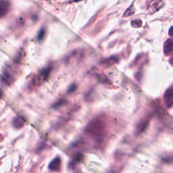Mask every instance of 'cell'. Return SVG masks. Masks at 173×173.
I'll use <instances>...</instances> for the list:
<instances>
[{"mask_svg": "<svg viewBox=\"0 0 173 173\" xmlns=\"http://www.w3.org/2000/svg\"><path fill=\"white\" fill-rule=\"evenodd\" d=\"M134 12H135V9H134V8L133 7V6H131V7H129L127 9V11L125 12V13L124 14V17H130V16L133 15Z\"/></svg>", "mask_w": 173, "mask_h": 173, "instance_id": "8fae6325", "label": "cell"}, {"mask_svg": "<svg viewBox=\"0 0 173 173\" xmlns=\"http://www.w3.org/2000/svg\"><path fill=\"white\" fill-rule=\"evenodd\" d=\"M44 35H45V30L43 28L42 29H41L40 31L39 32V33L37 35V39L38 40H42L44 37Z\"/></svg>", "mask_w": 173, "mask_h": 173, "instance_id": "4fadbf2b", "label": "cell"}, {"mask_svg": "<svg viewBox=\"0 0 173 173\" xmlns=\"http://www.w3.org/2000/svg\"><path fill=\"white\" fill-rule=\"evenodd\" d=\"M51 72V68H45L41 70L39 73V75L35 76V79L33 80V83L35 85H39L41 83L44 82L48 78V76L50 75V73Z\"/></svg>", "mask_w": 173, "mask_h": 173, "instance_id": "7a4b0ae2", "label": "cell"}, {"mask_svg": "<svg viewBox=\"0 0 173 173\" xmlns=\"http://www.w3.org/2000/svg\"><path fill=\"white\" fill-rule=\"evenodd\" d=\"M164 101L166 106L168 108H171L173 104V91H172V86L168 88L167 90L166 91L164 94Z\"/></svg>", "mask_w": 173, "mask_h": 173, "instance_id": "8992f818", "label": "cell"}, {"mask_svg": "<svg viewBox=\"0 0 173 173\" xmlns=\"http://www.w3.org/2000/svg\"><path fill=\"white\" fill-rule=\"evenodd\" d=\"M103 124L99 120L92 121L86 128V131L94 136H99L103 133Z\"/></svg>", "mask_w": 173, "mask_h": 173, "instance_id": "6da1fadb", "label": "cell"}, {"mask_svg": "<svg viewBox=\"0 0 173 173\" xmlns=\"http://www.w3.org/2000/svg\"><path fill=\"white\" fill-rule=\"evenodd\" d=\"M172 27H171V28H170V30H169V35L171 37L172 36Z\"/></svg>", "mask_w": 173, "mask_h": 173, "instance_id": "5bb4252c", "label": "cell"}, {"mask_svg": "<svg viewBox=\"0 0 173 173\" xmlns=\"http://www.w3.org/2000/svg\"><path fill=\"white\" fill-rule=\"evenodd\" d=\"M61 161L59 158H56L50 162L49 165V169L52 171H59L60 169Z\"/></svg>", "mask_w": 173, "mask_h": 173, "instance_id": "ba28073f", "label": "cell"}, {"mask_svg": "<svg viewBox=\"0 0 173 173\" xmlns=\"http://www.w3.org/2000/svg\"><path fill=\"white\" fill-rule=\"evenodd\" d=\"M163 5L162 0H152L149 4L148 11L150 14L155 13L162 8Z\"/></svg>", "mask_w": 173, "mask_h": 173, "instance_id": "3957f363", "label": "cell"}, {"mask_svg": "<svg viewBox=\"0 0 173 173\" xmlns=\"http://www.w3.org/2000/svg\"><path fill=\"white\" fill-rule=\"evenodd\" d=\"M13 81H14L13 75H12V74L8 70H4L1 76V82L5 85H10Z\"/></svg>", "mask_w": 173, "mask_h": 173, "instance_id": "5b68a950", "label": "cell"}, {"mask_svg": "<svg viewBox=\"0 0 173 173\" xmlns=\"http://www.w3.org/2000/svg\"><path fill=\"white\" fill-rule=\"evenodd\" d=\"M173 41L172 39H168L165 41L164 44V53L165 56H170L172 53Z\"/></svg>", "mask_w": 173, "mask_h": 173, "instance_id": "52a82bcc", "label": "cell"}, {"mask_svg": "<svg viewBox=\"0 0 173 173\" xmlns=\"http://www.w3.org/2000/svg\"><path fill=\"white\" fill-rule=\"evenodd\" d=\"M10 6L8 0H0V18L4 17L8 13Z\"/></svg>", "mask_w": 173, "mask_h": 173, "instance_id": "277c9868", "label": "cell"}, {"mask_svg": "<svg viewBox=\"0 0 173 173\" xmlns=\"http://www.w3.org/2000/svg\"><path fill=\"white\" fill-rule=\"evenodd\" d=\"M131 25L134 28H139L142 27V21L139 20V19H136L131 22Z\"/></svg>", "mask_w": 173, "mask_h": 173, "instance_id": "7c38bea8", "label": "cell"}, {"mask_svg": "<svg viewBox=\"0 0 173 173\" xmlns=\"http://www.w3.org/2000/svg\"><path fill=\"white\" fill-rule=\"evenodd\" d=\"M148 125V122L147 121H142L140 123L138 124L137 127V133H142L146 129V128Z\"/></svg>", "mask_w": 173, "mask_h": 173, "instance_id": "30bf717a", "label": "cell"}, {"mask_svg": "<svg viewBox=\"0 0 173 173\" xmlns=\"http://www.w3.org/2000/svg\"><path fill=\"white\" fill-rule=\"evenodd\" d=\"M25 123V120L23 118H22L20 116H17L16 117L14 120H13V125L15 128L17 129H20L24 126Z\"/></svg>", "mask_w": 173, "mask_h": 173, "instance_id": "9c48e42d", "label": "cell"}, {"mask_svg": "<svg viewBox=\"0 0 173 173\" xmlns=\"http://www.w3.org/2000/svg\"><path fill=\"white\" fill-rule=\"evenodd\" d=\"M2 91L1 89H0V99L2 98Z\"/></svg>", "mask_w": 173, "mask_h": 173, "instance_id": "9a60e30c", "label": "cell"}]
</instances>
